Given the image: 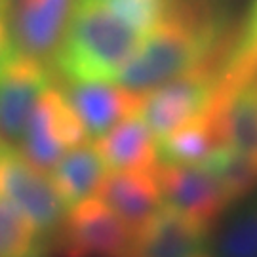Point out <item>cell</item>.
<instances>
[{
  "label": "cell",
  "mask_w": 257,
  "mask_h": 257,
  "mask_svg": "<svg viewBox=\"0 0 257 257\" xmlns=\"http://www.w3.org/2000/svg\"><path fill=\"white\" fill-rule=\"evenodd\" d=\"M221 101V65L198 67L143 93L141 116L156 141L194 120L210 116Z\"/></svg>",
  "instance_id": "cell-3"
},
{
  "label": "cell",
  "mask_w": 257,
  "mask_h": 257,
  "mask_svg": "<svg viewBox=\"0 0 257 257\" xmlns=\"http://www.w3.org/2000/svg\"><path fill=\"white\" fill-rule=\"evenodd\" d=\"M210 227L164 204L136 232L134 257H194L208 249Z\"/></svg>",
  "instance_id": "cell-10"
},
{
  "label": "cell",
  "mask_w": 257,
  "mask_h": 257,
  "mask_svg": "<svg viewBox=\"0 0 257 257\" xmlns=\"http://www.w3.org/2000/svg\"><path fill=\"white\" fill-rule=\"evenodd\" d=\"M88 141L90 138L67 95L52 84L40 97L18 151L38 170L50 172L65 153Z\"/></svg>",
  "instance_id": "cell-6"
},
{
  "label": "cell",
  "mask_w": 257,
  "mask_h": 257,
  "mask_svg": "<svg viewBox=\"0 0 257 257\" xmlns=\"http://www.w3.org/2000/svg\"><path fill=\"white\" fill-rule=\"evenodd\" d=\"M227 37V14L210 0H179L141 42L114 82L134 93L215 63Z\"/></svg>",
  "instance_id": "cell-1"
},
{
  "label": "cell",
  "mask_w": 257,
  "mask_h": 257,
  "mask_svg": "<svg viewBox=\"0 0 257 257\" xmlns=\"http://www.w3.org/2000/svg\"><path fill=\"white\" fill-rule=\"evenodd\" d=\"M0 198L21 211L50 240L69 210L50 174L38 170L18 147L10 145H0Z\"/></svg>",
  "instance_id": "cell-5"
},
{
  "label": "cell",
  "mask_w": 257,
  "mask_h": 257,
  "mask_svg": "<svg viewBox=\"0 0 257 257\" xmlns=\"http://www.w3.org/2000/svg\"><path fill=\"white\" fill-rule=\"evenodd\" d=\"M76 0H18L12 18L16 52L52 67Z\"/></svg>",
  "instance_id": "cell-9"
},
{
  "label": "cell",
  "mask_w": 257,
  "mask_h": 257,
  "mask_svg": "<svg viewBox=\"0 0 257 257\" xmlns=\"http://www.w3.org/2000/svg\"><path fill=\"white\" fill-rule=\"evenodd\" d=\"M156 177L164 204L191 215L211 227L232 200L221 185L219 177L206 164H160L156 166Z\"/></svg>",
  "instance_id": "cell-8"
},
{
  "label": "cell",
  "mask_w": 257,
  "mask_h": 257,
  "mask_svg": "<svg viewBox=\"0 0 257 257\" xmlns=\"http://www.w3.org/2000/svg\"><path fill=\"white\" fill-rule=\"evenodd\" d=\"M257 74V0H251L238 38L221 63V93Z\"/></svg>",
  "instance_id": "cell-18"
},
{
  "label": "cell",
  "mask_w": 257,
  "mask_h": 257,
  "mask_svg": "<svg viewBox=\"0 0 257 257\" xmlns=\"http://www.w3.org/2000/svg\"><path fill=\"white\" fill-rule=\"evenodd\" d=\"M221 145L217 110L158 139L160 164H202Z\"/></svg>",
  "instance_id": "cell-16"
},
{
  "label": "cell",
  "mask_w": 257,
  "mask_h": 257,
  "mask_svg": "<svg viewBox=\"0 0 257 257\" xmlns=\"http://www.w3.org/2000/svg\"><path fill=\"white\" fill-rule=\"evenodd\" d=\"M61 90L90 139L101 138L120 120L138 112L143 99L116 82H65Z\"/></svg>",
  "instance_id": "cell-11"
},
{
  "label": "cell",
  "mask_w": 257,
  "mask_h": 257,
  "mask_svg": "<svg viewBox=\"0 0 257 257\" xmlns=\"http://www.w3.org/2000/svg\"><path fill=\"white\" fill-rule=\"evenodd\" d=\"M128 25L138 29L143 37L166 18V14L174 8L179 0H97Z\"/></svg>",
  "instance_id": "cell-21"
},
{
  "label": "cell",
  "mask_w": 257,
  "mask_h": 257,
  "mask_svg": "<svg viewBox=\"0 0 257 257\" xmlns=\"http://www.w3.org/2000/svg\"><path fill=\"white\" fill-rule=\"evenodd\" d=\"M143 40L97 0H76L52 71L65 82H114Z\"/></svg>",
  "instance_id": "cell-2"
},
{
  "label": "cell",
  "mask_w": 257,
  "mask_h": 257,
  "mask_svg": "<svg viewBox=\"0 0 257 257\" xmlns=\"http://www.w3.org/2000/svg\"><path fill=\"white\" fill-rule=\"evenodd\" d=\"M194 257H215V255H213V253H210V251L206 249V251H202V253H198V255H194Z\"/></svg>",
  "instance_id": "cell-23"
},
{
  "label": "cell",
  "mask_w": 257,
  "mask_h": 257,
  "mask_svg": "<svg viewBox=\"0 0 257 257\" xmlns=\"http://www.w3.org/2000/svg\"><path fill=\"white\" fill-rule=\"evenodd\" d=\"M52 240L0 198V257H48Z\"/></svg>",
  "instance_id": "cell-17"
},
{
  "label": "cell",
  "mask_w": 257,
  "mask_h": 257,
  "mask_svg": "<svg viewBox=\"0 0 257 257\" xmlns=\"http://www.w3.org/2000/svg\"><path fill=\"white\" fill-rule=\"evenodd\" d=\"M14 8H16V0H0V73L16 54L14 31H12Z\"/></svg>",
  "instance_id": "cell-22"
},
{
  "label": "cell",
  "mask_w": 257,
  "mask_h": 257,
  "mask_svg": "<svg viewBox=\"0 0 257 257\" xmlns=\"http://www.w3.org/2000/svg\"><path fill=\"white\" fill-rule=\"evenodd\" d=\"M93 196L136 232L164 206L156 168L149 172H107Z\"/></svg>",
  "instance_id": "cell-12"
},
{
  "label": "cell",
  "mask_w": 257,
  "mask_h": 257,
  "mask_svg": "<svg viewBox=\"0 0 257 257\" xmlns=\"http://www.w3.org/2000/svg\"><path fill=\"white\" fill-rule=\"evenodd\" d=\"M52 84L50 65L14 54L0 73V145L18 147L40 97Z\"/></svg>",
  "instance_id": "cell-7"
},
{
  "label": "cell",
  "mask_w": 257,
  "mask_h": 257,
  "mask_svg": "<svg viewBox=\"0 0 257 257\" xmlns=\"http://www.w3.org/2000/svg\"><path fill=\"white\" fill-rule=\"evenodd\" d=\"M217 130L223 145L257 166V74L221 95Z\"/></svg>",
  "instance_id": "cell-14"
},
{
  "label": "cell",
  "mask_w": 257,
  "mask_h": 257,
  "mask_svg": "<svg viewBox=\"0 0 257 257\" xmlns=\"http://www.w3.org/2000/svg\"><path fill=\"white\" fill-rule=\"evenodd\" d=\"M93 145L109 172H149L158 166V141L139 110L93 139Z\"/></svg>",
  "instance_id": "cell-13"
},
{
  "label": "cell",
  "mask_w": 257,
  "mask_h": 257,
  "mask_svg": "<svg viewBox=\"0 0 257 257\" xmlns=\"http://www.w3.org/2000/svg\"><path fill=\"white\" fill-rule=\"evenodd\" d=\"M215 257H257V194L232 213L215 236Z\"/></svg>",
  "instance_id": "cell-19"
},
{
  "label": "cell",
  "mask_w": 257,
  "mask_h": 257,
  "mask_svg": "<svg viewBox=\"0 0 257 257\" xmlns=\"http://www.w3.org/2000/svg\"><path fill=\"white\" fill-rule=\"evenodd\" d=\"M202 164L208 166L219 177L221 185L225 187L232 204L255 191L257 166L227 145L221 143Z\"/></svg>",
  "instance_id": "cell-20"
},
{
  "label": "cell",
  "mask_w": 257,
  "mask_h": 257,
  "mask_svg": "<svg viewBox=\"0 0 257 257\" xmlns=\"http://www.w3.org/2000/svg\"><path fill=\"white\" fill-rule=\"evenodd\" d=\"M52 242L59 257L136 255V230L97 196L71 206Z\"/></svg>",
  "instance_id": "cell-4"
},
{
  "label": "cell",
  "mask_w": 257,
  "mask_h": 257,
  "mask_svg": "<svg viewBox=\"0 0 257 257\" xmlns=\"http://www.w3.org/2000/svg\"><path fill=\"white\" fill-rule=\"evenodd\" d=\"M109 168L93 143H84L65 153L57 164L48 172L55 191L67 208L82 202L95 194Z\"/></svg>",
  "instance_id": "cell-15"
}]
</instances>
